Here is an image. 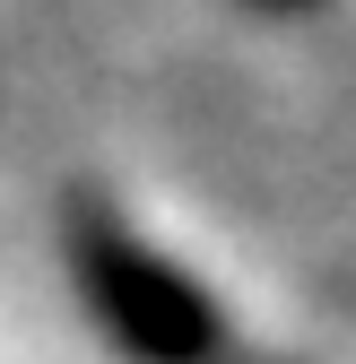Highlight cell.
<instances>
[{"label": "cell", "mask_w": 356, "mask_h": 364, "mask_svg": "<svg viewBox=\"0 0 356 364\" xmlns=\"http://www.w3.org/2000/svg\"><path fill=\"white\" fill-rule=\"evenodd\" d=\"M70 278L96 312V330L130 364H217L226 355L217 304L105 208H70Z\"/></svg>", "instance_id": "6da1fadb"}, {"label": "cell", "mask_w": 356, "mask_h": 364, "mask_svg": "<svg viewBox=\"0 0 356 364\" xmlns=\"http://www.w3.org/2000/svg\"><path fill=\"white\" fill-rule=\"evenodd\" d=\"M252 9H304V0H252Z\"/></svg>", "instance_id": "7a4b0ae2"}]
</instances>
